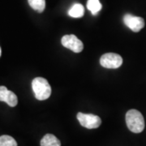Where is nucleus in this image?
I'll list each match as a JSON object with an SVG mask.
<instances>
[{"mask_svg":"<svg viewBox=\"0 0 146 146\" xmlns=\"http://www.w3.org/2000/svg\"><path fill=\"white\" fill-rule=\"evenodd\" d=\"M126 123L128 129L134 133H141L145 128V119L137 110H130L126 114Z\"/></svg>","mask_w":146,"mask_h":146,"instance_id":"f257e3e1","label":"nucleus"},{"mask_svg":"<svg viewBox=\"0 0 146 146\" xmlns=\"http://www.w3.org/2000/svg\"><path fill=\"white\" fill-rule=\"evenodd\" d=\"M32 88L35 98L39 101H43L50 98L51 87L47 80L42 77H36L32 81Z\"/></svg>","mask_w":146,"mask_h":146,"instance_id":"f03ea898","label":"nucleus"},{"mask_svg":"<svg viewBox=\"0 0 146 146\" xmlns=\"http://www.w3.org/2000/svg\"><path fill=\"white\" fill-rule=\"evenodd\" d=\"M77 119L80 125L88 129L98 128L102 123V119L99 116L93 114H84L79 112L77 114Z\"/></svg>","mask_w":146,"mask_h":146,"instance_id":"7ed1b4c3","label":"nucleus"},{"mask_svg":"<svg viewBox=\"0 0 146 146\" xmlns=\"http://www.w3.org/2000/svg\"><path fill=\"white\" fill-rule=\"evenodd\" d=\"M100 64L105 68L116 69L123 64V58L118 54L106 53L100 58Z\"/></svg>","mask_w":146,"mask_h":146,"instance_id":"20e7f679","label":"nucleus"},{"mask_svg":"<svg viewBox=\"0 0 146 146\" xmlns=\"http://www.w3.org/2000/svg\"><path fill=\"white\" fill-rule=\"evenodd\" d=\"M62 45L63 46L72 50L75 53H80L83 50V42L78 39L76 36L71 34V35H65L62 37Z\"/></svg>","mask_w":146,"mask_h":146,"instance_id":"39448f33","label":"nucleus"},{"mask_svg":"<svg viewBox=\"0 0 146 146\" xmlns=\"http://www.w3.org/2000/svg\"><path fill=\"white\" fill-rule=\"evenodd\" d=\"M123 22L131 31L138 33L145 27V21L140 16H135L131 14H126L123 16Z\"/></svg>","mask_w":146,"mask_h":146,"instance_id":"423d86ee","label":"nucleus"},{"mask_svg":"<svg viewBox=\"0 0 146 146\" xmlns=\"http://www.w3.org/2000/svg\"><path fill=\"white\" fill-rule=\"evenodd\" d=\"M0 102H4L11 107L16 106L18 103L17 96L5 86H0Z\"/></svg>","mask_w":146,"mask_h":146,"instance_id":"0eeeda50","label":"nucleus"},{"mask_svg":"<svg viewBox=\"0 0 146 146\" xmlns=\"http://www.w3.org/2000/svg\"><path fill=\"white\" fill-rule=\"evenodd\" d=\"M41 146H61V143L55 136L46 134L41 141Z\"/></svg>","mask_w":146,"mask_h":146,"instance_id":"6e6552de","label":"nucleus"},{"mask_svg":"<svg viewBox=\"0 0 146 146\" xmlns=\"http://www.w3.org/2000/svg\"><path fill=\"white\" fill-rule=\"evenodd\" d=\"M84 14V7L80 3H75L68 11V15L73 18H81Z\"/></svg>","mask_w":146,"mask_h":146,"instance_id":"1a4fd4ad","label":"nucleus"},{"mask_svg":"<svg viewBox=\"0 0 146 146\" xmlns=\"http://www.w3.org/2000/svg\"><path fill=\"white\" fill-rule=\"evenodd\" d=\"M102 6L99 0H88L87 2V8L94 16H96L99 12L102 9Z\"/></svg>","mask_w":146,"mask_h":146,"instance_id":"9d476101","label":"nucleus"},{"mask_svg":"<svg viewBox=\"0 0 146 146\" xmlns=\"http://www.w3.org/2000/svg\"><path fill=\"white\" fill-rule=\"evenodd\" d=\"M29 4L33 9L41 13L45 10L46 7V1L45 0H28Z\"/></svg>","mask_w":146,"mask_h":146,"instance_id":"9b49d317","label":"nucleus"},{"mask_svg":"<svg viewBox=\"0 0 146 146\" xmlns=\"http://www.w3.org/2000/svg\"><path fill=\"white\" fill-rule=\"evenodd\" d=\"M0 146H17V143L13 137L3 135L0 136Z\"/></svg>","mask_w":146,"mask_h":146,"instance_id":"f8f14e48","label":"nucleus"},{"mask_svg":"<svg viewBox=\"0 0 146 146\" xmlns=\"http://www.w3.org/2000/svg\"><path fill=\"white\" fill-rule=\"evenodd\" d=\"M0 55H1V48H0Z\"/></svg>","mask_w":146,"mask_h":146,"instance_id":"ddd939ff","label":"nucleus"}]
</instances>
